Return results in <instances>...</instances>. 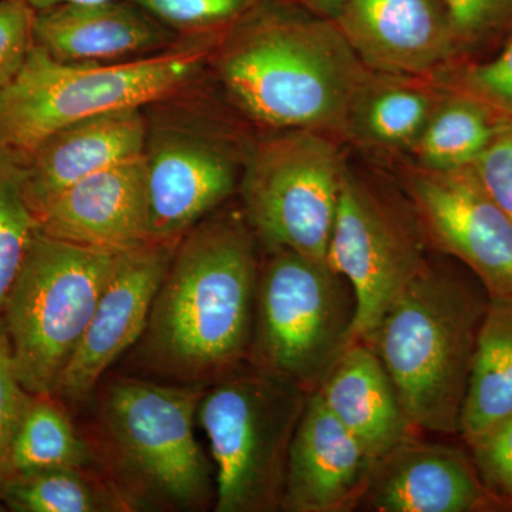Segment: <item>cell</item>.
<instances>
[{"mask_svg": "<svg viewBox=\"0 0 512 512\" xmlns=\"http://www.w3.org/2000/svg\"><path fill=\"white\" fill-rule=\"evenodd\" d=\"M355 291L326 262L291 249L264 252L249 365L315 392L353 343Z\"/></svg>", "mask_w": 512, "mask_h": 512, "instance_id": "cell-7", "label": "cell"}, {"mask_svg": "<svg viewBox=\"0 0 512 512\" xmlns=\"http://www.w3.org/2000/svg\"><path fill=\"white\" fill-rule=\"evenodd\" d=\"M467 446L485 485L512 505V414Z\"/></svg>", "mask_w": 512, "mask_h": 512, "instance_id": "cell-31", "label": "cell"}, {"mask_svg": "<svg viewBox=\"0 0 512 512\" xmlns=\"http://www.w3.org/2000/svg\"><path fill=\"white\" fill-rule=\"evenodd\" d=\"M490 293L450 256L430 252L367 343L419 433L460 434L478 332Z\"/></svg>", "mask_w": 512, "mask_h": 512, "instance_id": "cell-3", "label": "cell"}, {"mask_svg": "<svg viewBox=\"0 0 512 512\" xmlns=\"http://www.w3.org/2000/svg\"><path fill=\"white\" fill-rule=\"evenodd\" d=\"M202 390L130 373H107L94 390L83 433L134 511L214 507L212 466L195 437Z\"/></svg>", "mask_w": 512, "mask_h": 512, "instance_id": "cell-4", "label": "cell"}, {"mask_svg": "<svg viewBox=\"0 0 512 512\" xmlns=\"http://www.w3.org/2000/svg\"><path fill=\"white\" fill-rule=\"evenodd\" d=\"M181 37L222 35L266 0H130Z\"/></svg>", "mask_w": 512, "mask_h": 512, "instance_id": "cell-27", "label": "cell"}, {"mask_svg": "<svg viewBox=\"0 0 512 512\" xmlns=\"http://www.w3.org/2000/svg\"><path fill=\"white\" fill-rule=\"evenodd\" d=\"M146 116L150 241L178 242L237 191L248 154L175 96L146 107Z\"/></svg>", "mask_w": 512, "mask_h": 512, "instance_id": "cell-11", "label": "cell"}, {"mask_svg": "<svg viewBox=\"0 0 512 512\" xmlns=\"http://www.w3.org/2000/svg\"><path fill=\"white\" fill-rule=\"evenodd\" d=\"M261 262L244 211L198 222L175 245L128 373L207 386L247 362Z\"/></svg>", "mask_w": 512, "mask_h": 512, "instance_id": "cell-1", "label": "cell"}, {"mask_svg": "<svg viewBox=\"0 0 512 512\" xmlns=\"http://www.w3.org/2000/svg\"><path fill=\"white\" fill-rule=\"evenodd\" d=\"M183 39L130 0L64 3L36 10L33 22L35 45L64 63L131 62Z\"/></svg>", "mask_w": 512, "mask_h": 512, "instance_id": "cell-18", "label": "cell"}, {"mask_svg": "<svg viewBox=\"0 0 512 512\" xmlns=\"http://www.w3.org/2000/svg\"><path fill=\"white\" fill-rule=\"evenodd\" d=\"M47 237L126 252L150 241V202L143 157L84 178L36 212Z\"/></svg>", "mask_w": 512, "mask_h": 512, "instance_id": "cell-16", "label": "cell"}, {"mask_svg": "<svg viewBox=\"0 0 512 512\" xmlns=\"http://www.w3.org/2000/svg\"><path fill=\"white\" fill-rule=\"evenodd\" d=\"M403 190L430 251L466 266L490 296L512 295V220L485 190L473 165L447 171L413 165Z\"/></svg>", "mask_w": 512, "mask_h": 512, "instance_id": "cell-12", "label": "cell"}, {"mask_svg": "<svg viewBox=\"0 0 512 512\" xmlns=\"http://www.w3.org/2000/svg\"><path fill=\"white\" fill-rule=\"evenodd\" d=\"M460 50L512 33V0H443Z\"/></svg>", "mask_w": 512, "mask_h": 512, "instance_id": "cell-29", "label": "cell"}, {"mask_svg": "<svg viewBox=\"0 0 512 512\" xmlns=\"http://www.w3.org/2000/svg\"><path fill=\"white\" fill-rule=\"evenodd\" d=\"M333 20L370 72L433 77L458 53L443 0H345Z\"/></svg>", "mask_w": 512, "mask_h": 512, "instance_id": "cell-14", "label": "cell"}, {"mask_svg": "<svg viewBox=\"0 0 512 512\" xmlns=\"http://www.w3.org/2000/svg\"><path fill=\"white\" fill-rule=\"evenodd\" d=\"M72 466H97L92 444L56 394L30 393L10 451L9 477Z\"/></svg>", "mask_w": 512, "mask_h": 512, "instance_id": "cell-24", "label": "cell"}, {"mask_svg": "<svg viewBox=\"0 0 512 512\" xmlns=\"http://www.w3.org/2000/svg\"><path fill=\"white\" fill-rule=\"evenodd\" d=\"M446 87L433 77L370 72L350 109L345 137L384 151H412Z\"/></svg>", "mask_w": 512, "mask_h": 512, "instance_id": "cell-21", "label": "cell"}, {"mask_svg": "<svg viewBox=\"0 0 512 512\" xmlns=\"http://www.w3.org/2000/svg\"><path fill=\"white\" fill-rule=\"evenodd\" d=\"M35 15L25 0H0V90L15 79L35 45Z\"/></svg>", "mask_w": 512, "mask_h": 512, "instance_id": "cell-32", "label": "cell"}, {"mask_svg": "<svg viewBox=\"0 0 512 512\" xmlns=\"http://www.w3.org/2000/svg\"><path fill=\"white\" fill-rule=\"evenodd\" d=\"M229 100L259 126L345 137L369 77L335 20L266 0L222 35L212 52Z\"/></svg>", "mask_w": 512, "mask_h": 512, "instance_id": "cell-2", "label": "cell"}, {"mask_svg": "<svg viewBox=\"0 0 512 512\" xmlns=\"http://www.w3.org/2000/svg\"><path fill=\"white\" fill-rule=\"evenodd\" d=\"M175 245L147 242L120 252L82 342L57 384L55 394L69 409L89 403L110 367L143 336Z\"/></svg>", "mask_w": 512, "mask_h": 512, "instance_id": "cell-13", "label": "cell"}, {"mask_svg": "<svg viewBox=\"0 0 512 512\" xmlns=\"http://www.w3.org/2000/svg\"><path fill=\"white\" fill-rule=\"evenodd\" d=\"M25 2L35 10H42L56 5H64V3H96L107 2V0H25Z\"/></svg>", "mask_w": 512, "mask_h": 512, "instance_id": "cell-35", "label": "cell"}, {"mask_svg": "<svg viewBox=\"0 0 512 512\" xmlns=\"http://www.w3.org/2000/svg\"><path fill=\"white\" fill-rule=\"evenodd\" d=\"M481 184L512 220V119L500 117L490 143L473 164Z\"/></svg>", "mask_w": 512, "mask_h": 512, "instance_id": "cell-33", "label": "cell"}, {"mask_svg": "<svg viewBox=\"0 0 512 512\" xmlns=\"http://www.w3.org/2000/svg\"><path fill=\"white\" fill-rule=\"evenodd\" d=\"M503 504L471 456L414 437L377 461L360 505L377 512H480Z\"/></svg>", "mask_w": 512, "mask_h": 512, "instance_id": "cell-17", "label": "cell"}, {"mask_svg": "<svg viewBox=\"0 0 512 512\" xmlns=\"http://www.w3.org/2000/svg\"><path fill=\"white\" fill-rule=\"evenodd\" d=\"M12 512H133L117 485L99 466L46 468L15 474L0 493Z\"/></svg>", "mask_w": 512, "mask_h": 512, "instance_id": "cell-23", "label": "cell"}, {"mask_svg": "<svg viewBox=\"0 0 512 512\" xmlns=\"http://www.w3.org/2000/svg\"><path fill=\"white\" fill-rule=\"evenodd\" d=\"M316 392L376 461L419 437L392 377L375 350L362 340L345 350Z\"/></svg>", "mask_w": 512, "mask_h": 512, "instance_id": "cell-20", "label": "cell"}, {"mask_svg": "<svg viewBox=\"0 0 512 512\" xmlns=\"http://www.w3.org/2000/svg\"><path fill=\"white\" fill-rule=\"evenodd\" d=\"M222 35L185 37L167 52L110 64L64 63L33 45L15 79L0 90V147L29 154L77 121L146 109L183 93L204 72Z\"/></svg>", "mask_w": 512, "mask_h": 512, "instance_id": "cell-5", "label": "cell"}, {"mask_svg": "<svg viewBox=\"0 0 512 512\" xmlns=\"http://www.w3.org/2000/svg\"><path fill=\"white\" fill-rule=\"evenodd\" d=\"M500 117L474 97L446 87L410 153L417 167L426 170L468 167L490 143Z\"/></svg>", "mask_w": 512, "mask_h": 512, "instance_id": "cell-25", "label": "cell"}, {"mask_svg": "<svg viewBox=\"0 0 512 512\" xmlns=\"http://www.w3.org/2000/svg\"><path fill=\"white\" fill-rule=\"evenodd\" d=\"M303 8L323 18L335 19L345 0H298Z\"/></svg>", "mask_w": 512, "mask_h": 512, "instance_id": "cell-34", "label": "cell"}, {"mask_svg": "<svg viewBox=\"0 0 512 512\" xmlns=\"http://www.w3.org/2000/svg\"><path fill=\"white\" fill-rule=\"evenodd\" d=\"M376 463L319 393H309L289 447L281 511L355 510L365 498Z\"/></svg>", "mask_w": 512, "mask_h": 512, "instance_id": "cell-15", "label": "cell"}, {"mask_svg": "<svg viewBox=\"0 0 512 512\" xmlns=\"http://www.w3.org/2000/svg\"><path fill=\"white\" fill-rule=\"evenodd\" d=\"M146 109H126L77 121L26 154V195L35 214L90 175L143 157Z\"/></svg>", "mask_w": 512, "mask_h": 512, "instance_id": "cell-19", "label": "cell"}, {"mask_svg": "<svg viewBox=\"0 0 512 512\" xmlns=\"http://www.w3.org/2000/svg\"><path fill=\"white\" fill-rule=\"evenodd\" d=\"M308 394L248 362L202 390L197 424L214 460L215 512H276Z\"/></svg>", "mask_w": 512, "mask_h": 512, "instance_id": "cell-6", "label": "cell"}, {"mask_svg": "<svg viewBox=\"0 0 512 512\" xmlns=\"http://www.w3.org/2000/svg\"><path fill=\"white\" fill-rule=\"evenodd\" d=\"M439 83L474 97L498 116L512 119V33L493 59L456 67L446 83Z\"/></svg>", "mask_w": 512, "mask_h": 512, "instance_id": "cell-28", "label": "cell"}, {"mask_svg": "<svg viewBox=\"0 0 512 512\" xmlns=\"http://www.w3.org/2000/svg\"><path fill=\"white\" fill-rule=\"evenodd\" d=\"M346 161L336 137L275 131L249 150L239 191L261 249L326 262Z\"/></svg>", "mask_w": 512, "mask_h": 512, "instance_id": "cell-9", "label": "cell"}, {"mask_svg": "<svg viewBox=\"0 0 512 512\" xmlns=\"http://www.w3.org/2000/svg\"><path fill=\"white\" fill-rule=\"evenodd\" d=\"M29 394L16 375L8 332L0 316V493L9 477L10 451ZM0 511H3L2 503Z\"/></svg>", "mask_w": 512, "mask_h": 512, "instance_id": "cell-30", "label": "cell"}, {"mask_svg": "<svg viewBox=\"0 0 512 512\" xmlns=\"http://www.w3.org/2000/svg\"><path fill=\"white\" fill-rule=\"evenodd\" d=\"M512 414V295L490 296L476 343L460 436L466 443Z\"/></svg>", "mask_w": 512, "mask_h": 512, "instance_id": "cell-22", "label": "cell"}, {"mask_svg": "<svg viewBox=\"0 0 512 512\" xmlns=\"http://www.w3.org/2000/svg\"><path fill=\"white\" fill-rule=\"evenodd\" d=\"M37 231L26 195V154L0 147V316Z\"/></svg>", "mask_w": 512, "mask_h": 512, "instance_id": "cell-26", "label": "cell"}, {"mask_svg": "<svg viewBox=\"0 0 512 512\" xmlns=\"http://www.w3.org/2000/svg\"><path fill=\"white\" fill-rule=\"evenodd\" d=\"M119 255L37 231L2 313L16 375L29 393L55 394Z\"/></svg>", "mask_w": 512, "mask_h": 512, "instance_id": "cell-8", "label": "cell"}, {"mask_svg": "<svg viewBox=\"0 0 512 512\" xmlns=\"http://www.w3.org/2000/svg\"><path fill=\"white\" fill-rule=\"evenodd\" d=\"M430 252L406 192L346 165L326 264L355 291L353 342L372 335Z\"/></svg>", "mask_w": 512, "mask_h": 512, "instance_id": "cell-10", "label": "cell"}]
</instances>
